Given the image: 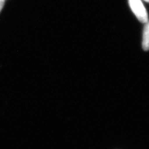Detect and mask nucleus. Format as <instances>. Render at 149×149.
<instances>
[{"mask_svg":"<svg viewBox=\"0 0 149 149\" xmlns=\"http://www.w3.org/2000/svg\"><path fill=\"white\" fill-rule=\"evenodd\" d=\"M144 26L142 37V48L144 50H149V21Z\"/></svg>","mask_w":149,"mask_h":149,"instance_id":"f03ea898","label":"nucleus"},{"mask_svg":"<svg viewBox=\"0 0 149 149\" xmlns=\"http://www.w3.org/2000/svg\"><path fill=\"white\" fill-rule=\"evenodd\" d=\"M129 4L132 11L140 22L146 23L148 21V14L142 0H129Z\"/></svg>","mask_w":149,"mask_h":149,"instance_id":"f257e3e1","label":"nucleus"},{"mask_svg":"<svg viewBox=\"0 0 149 149\" xmlns=\"http://www.w3.org/2000/svg\"><path fill=\"white\" fill-rule=\"evenodd\" d=\"M4 1H5V0H0V12H1V9H3V8L4 6Z\"/></svg>","mask_w":149,"mask_h":149,"instance_id":"7ed1b4c3","label":"nucleus"},{"mask_svg":"<svg viewBox=\"0 0 149 149\" xmlns=\"http://www.w3.org/2000/svg\"><path fill=\"white\" fill-rule=\"evenodd\" d=\"M144 1H146V2H147V3H149V0H143Z\"/></svg>","mask_w":149,"mask_h":149,"instance_id":"20e7f679","label":"nucleus"}]
</instances>
